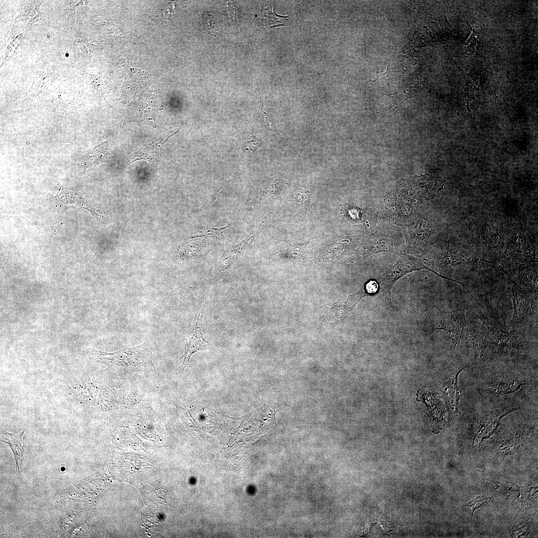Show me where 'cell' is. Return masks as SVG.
Here are the masks:
<instances>
[{"mask_svg":"<svg viewBox=\"0 0 538 538\" xmlns=\"http://www.w3.org/2000/svg\"><path fill=\"white\" fill-rule=\"evenodd\" d=\"M146 342L114 353H107L95 349L91 352L98 362L109 367L131 370H141L150 364V351Z\"/></svg>","mask_w":538,"mask_h":538,"instance_id":"cell-1","label":"cell"},{"mask_svg":"<svg viewBox=\"0 0 538 538\" xmlns=\"http://www.w3.org/2000/svg\"><path fill=\"white\" fill-rule=\"evenodd\" d=\"M445 182L429 174L415 176L400 182L399 196L407 203L418 204L433 198L443 188Z\"/></svg>","mask_w":538,"mask_h":538,"instance_id":"cell-2","label":"cell"},{"mask_svg":"<svg viewBox=\"0 0 538 538\" xmlns=\"http://www.w3.org/2000/svg\"><path fill=\"white\" fill-rule=\"evenodd\" d=\"M426 316L431 328L446 332L452 340L453 349L456 348L467 325L464 309L459 308L447 311L437 306H431L428 308Z\"/></svg>","mask_w":538,"mask_h":538,"instance_id":"cell-3","label":"cell"},{"mask_svg":"<svg viewBox=\"0 0 538 538\" xmlns=\"http://www.w3.org/2000/svg\"><path fill=\"white\" fill-rule=\"evenodd\" d=\"M422 269H428L439 277L454 281L463 287L465 286L463 283L450 278L429 269L423 264L420 259L407 255L400 258L395 265L389 267L384 273L379 276L377 282L380 286L379 290L388 294L391 298L393 286L399 278L408 273Z\"/></svg>","mask_w":538,"mask_h":538,"instance_id":"cell-4","label":"cell"},{"mask_svg":"<svg viewBox=\"0 0 538 538\" xmlns=\"http://www.w3.org/2000/svg\"><path fill=\"white\" fill-rule=\"evenodd\" d=\"M517 409L516 407L507 406L483 410L476 413L473 419L476 441L481 442L489 437L497 429L501 419Z\"/></svg>","mask_w":538,"mask_h":538,"instance_id":"cell-5","label":"cell"},{"mask_svg":"<svg viewBox=\"0 0 538 538\" xmlns=\"http://www.w3.org/2000/svg\"><path fill=\"white\" fill-rule=\"evenodd\" d=\"M204 309L199 312L196 323L190 333L185 347L184 353L180 372H183L189 362L191 356L195 352L205 349L208 343L205 339L202 330L200 326V322L203 315Z\"/></svg>","mask_w":538,"mask_h":538,"instance_id":"cell-6","label":"cell"},{"mask_svg":"<svg viewBox=\"0 0 538 538\" xmlns=\"http://www.w3.org/2000/svg\"><path fill=\"white\" fill-rule=\"evenodd\" d=\"M509 293L514 309L512 321L517 323L528 315L531 306V300L529 296L516 284L512 286Z\"/></svg>","mask_w":538,"mask_h":538,"instance_id":"cell-7","label":"cell"},{"mask_svg":"<svg viewBox=\"0 0 538 538\" xmlns=\"http://www.w3.org/2000/svg\"><path fill=\"white\" fill-rule=\"evenodd\" d=\"M527 384L524 381L515 378H498L490 381L486 392L494 395H506L519 391Z\"/></svg>","mask_w":538,"mask_h":538,"instance_id":"cell-8","label":"cell"},{"mask_svg":"<svg viewBox=\"0 0 538 538\" xmlns=\"http://www.w3.org/2000/svg\"><path fill=\"white\" fill-rule=\"evenodd\" d=\"M426 394L424 399L428 406L430 418L435 428L441 427L445 425V407L439 397L433 392V391L429 390Z\"/></svg>","mask_w":538,"mask_h":538,"instance_id":"cell-9","label":"cell"},{"mask_svg":"<svg viewBox=\"0 0 538 538\" xmlns=\"http://www.w3.org/2000/svg\"><path fill=\"white\" fill-rule=\"evenodd\" d=\"M466 366L459 367L452 372L445 382V390L449 403L454 415L460 414L459 411V401L460 392L458 386V377L459 374L465 369Z\"/></svg>","mask_w":538,"mask_h":538,"instance_id":"cell-10","label":"cell"},{"mask_svg":"<svg viewBox=\"0 0 538 538\" xmlns=\"http://www.w3.org/2000/svg\"><path fill=\"white\" fill-rule=\"evenodd\" d=\"M365 293L367 294V292L364 287V290H358L354 294H350L342 299L338 300L333 308L335 310L334 311H335L337 314L336 316L338 318V321L342 320L347 317L348 314Z\"/></svg>","mask_w":538,"mask_h":538,"instance_id":"cell-11","label":"cell"},{"mask_svg":"<svg viewBox=\"0 0 538 538\" xmlns=\"http://www.w3.org/2000/svg\"><path fill=\"white\" fill-rule=\"evenodd\" d=\"M25 431V428L16 433H9L4 432L5 441H2L9 445L11 449L16 464V468L19 472L18 467V461L22 456L23 451V438Z\"/></svg>","mask_w":538,"mask_h":538,"instance_id":"cell-12","label":"cell"},{"mask_svg":"<svg viewBox=\"0 0 538 538\" xmlns=\"http://www.w3.org/2000/svg\"><path fill=\"white\" fill-rule=\"evenodd\" d=\"M262 142L261 138L253 134L250 135L244 141L242 149L247 155L249 163L250 162L256 150L261 146Z\"/></svg>","mask_w":538,"mask_h":538,"instance_id":"cell-13","label":"cell"},{"mask_svg":"<svg viewBox=\"0 0 538 538\" xmlns=\"http://www.w3.org/2000/svg\"><path fill=\"white\" fill-rule=\"evenodd\" d=\"M255 92L256 93L257 100L258 101L259 107L260 111L261 113V117L262 119L264 127L268 131L276 132L277 133H278L276 129L274 127L272 122L271 121L270 117H269L266 110H265L264 107L263 103L259 95L257 92Z\"/></svg>","mask_w":538,"mask_h":538,"instance_id":"cell-14","label":"cell"}]
</instances>
